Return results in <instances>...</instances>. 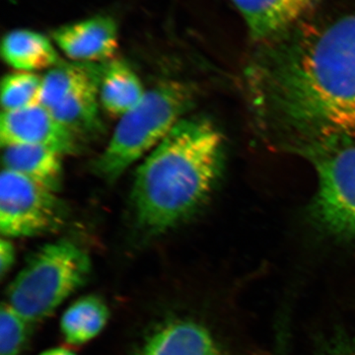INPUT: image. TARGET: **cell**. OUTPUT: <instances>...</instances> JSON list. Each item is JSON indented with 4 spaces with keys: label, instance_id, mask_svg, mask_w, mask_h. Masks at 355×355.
I'll list each match as a JSON object with an SVG mask.
<instances>
[{
    "label": "cell",
    "instance_id": "cell-8",
    "mask_svg": "<svg viewBox=\"0 0 355 355\" xmlns=\"http://www.w3.org/2000/svg\"><path fill=\"white\" fill-rule=\"evenodd\" d=\"M53 38L74 62L103 64L112 60L118 50V25L109 16H96L58 28Z\"/></svg>",
    "mask_w": 355,
    "mask_h": 355
},
{
    "label": "cell",
    "instance_id": "cell-6",
    "mask_svg": "<svg viewBox=\"0 0 355 355\" xmlns=\"http://www.w3.org/2000/svg\"><path fill=\"white\" fill-rule=\"evenodd\" d=\"M313 214L327 231L355 237V144L319 154Z\"/></svg>",
    "mask_w": 355,
    "mask_h": 355
},
{
    "label": "cell",
    "instance_id": "cell-11",
    "mask_svg": "<svg viewBox=\"0 0 355 355\" xmlns=\"http://www.w3.org/2000/svg\"><path fill=\"white\" fill-rule=\"evenodd\" d=\"M62 155L48 147L12 146L3 148L4 169L57 193L62 187Z\"/></svg>",
    "mask_w": 355,
    "mask_h": 355
},
{
    "label": "cell",
    "instance_id": "cell-21",
    "mask_svg": "<svg viewBox=\"0 0 355 355\" xmlns=\"http://www.w3.org/2000/svg\"><path fill=\"white\" fill-rule=\"evenodd\" d=\"M335 355H355V347H347V349H340V352H336Z\"/></svg>",
    "mask_w": 355,
    "mask_h": 355
},
{
    "label": "cell",
    "instance_id": "cell-2",
    "mask_svg": "<svg viewBox=\"0 0 355 355\" xmlns=\"http://www.w3.org/2000/svg\"><path fill=\"white\" fill-rule=\"evenodd\" d=\"M223 160L218 128L203 116L182 119L135 174L130 200L139 227L160 234L190 218L211 195Z\"/></svg>",
    "mask_w": 355,
    "mask_h": 355
},
{
    "label": "cell",
    "instance_id": "cell-7",
    "mask_svg": "<svg viewBox=\"0 0 355 355\" xmlns=\"http://www.w3.org/2000/svg\"><path fill=\"white\" fill-rule=\"evenodd\" d=\"M77 139L43 105L2 112L0 142L3 148L12 146H44L65 155L78 150Z\"/></svg>",
    "mask_w": 355,
    "mask_h": 355
},
{
    "label": "cell",
    "instance_id": "cell-5",
    "mask_svg": "<svg viewBox=\"0 0 355 355\" xmlns=\"http://www.w3.org/2000/svg\"><path fill=\"white\" fill-rule=\"evenodd\" d=\"M65 210L55 191L17 173L0 176V230L8 238L34 237L57 230Z\"/></svg>",
    "mask_w": 355,
    "mask_h": 355
},
{
    "label": "cell",
    "instance_id": "cell-1",
    "mask_svg": "<svg viewBox=\"0 0 355 355\" xmlns=\"http://www.w3.org/2000/svg\"><path fill=\"white\" fill-rule=\"evenodd\" d=\"M245 87L275 144L315 155L355 144V14L306 19L259 43Z\"/></svg>",
    "mask_w": 355,
    "mask_h": 355
},
{
    "label": "cell",
    "instance_id": "cell-19",
    "mask_svg": "<svg viewBox=\"0 0 355 355\" xmlns=\"http://www.w3.org/2000/svg\"><path fill=\"white\" fill-rule=\"evenodd\" d=\"M14 261H15V249H14L12 243L6 238H2L0 242V272L2 277L12 266Z\"/></svg>",
    "mask_w": 355,
    "mask_h": 355
},
{
    "label": "cell",
    "instance_id": "cell-20",
    "mask_svg": "<svg viewBox=\"0 0 355 355\" xmlns=\"http://www.w3.org/2000/svg\"><path fill=\"white\" fill-rule=\"evenodd\" d=\"M39 355H76L71 350L64 349V347H55L42 352Z\"/></svg>",
    "mask_w": 355,
    "mask_h": 355
},
{
    "label": "cell",
    "instance_id": "cell-9",
    "mask_svg": "<svg viewBox=\"0 0 355 355\" xmlns=\"http://www.w3.org/2000/svg\"><path fill=\"white\" fill-rule=\"evenodd\" d=\"M259 44L306 19L323 0H231Z\"/></svg>",
    "mask_w": 355,
    "mask_h": 355
},
{
    "label": "cell",
    "instance_id": "cell-13",
    "mask_svg": "<svg viewBox=\"0 0 355 355\" xmlns=\"http://www.w3.org/2000/svg\"><path fill=\"white\" fill-rule=\"evenodd\" d=\"M101 79L100 77L81 86L50 110L55 120L77 139L94 135L101 128L99 116Z\"/></svg>",
    "mask_w": 355,
    "mask_h": 355
},
{
    "label": "cell",
    "instance_id": "cell-4",
    "mask_svg": "<svg viewBox=\"0 0 355 355\" xmlns=\"http://www.w3.org/2000/svg\"><path fill=\"white\" fill-rule=\"evenodd\" d=\"M91 270L87 254L67 240L46 245L33 254L8 289V303L28 322L38 321L85 284Z\"/></svg>",
    "mask_w": 355,
    "mask_h": 355
},
{
    "label": "cell",
    "instance_id": "cell-12",
    "mask_svg": "<svg viewBox=\"0 0 355 355\" xmlns=\"http://www.w3.org/2000/svg\"><path fill=\"white\" fill-rule=\"evenodd\" d=\"M1 55L16 71L51 69L60 60L50 40L38 32L26 29L7 33L2 39Z\"/></svg>",
    "mask_w": 355,
    "mask_h": 355
},
{
    "label": "cell",
    "instance_id": "cell-15",
    "mask_svg": "<svg viewBox=\"0 0 355 355\" xmlns=\"http://www.w3.org/2000/svg\"><path fill=\"white\" fill-rule=\"evenodd\" d=\"M105 64L73 62L58 64L42 77L40 104L51 110L81 86L100 78L104 73Z\"/></svg>",
    "mask_w": 355,
    "mask_h": 355
},
{
    "label": "cell",
    "instance_id": "cell-14",
    "mask_svg": "<svg viewBox=\"0 0 355 355\" xmlns=\"http://www.w3.org/2000/svg\"><path fill=\"white\" fill-rule=\"evenodd\" d=\"M146 92L139 77L127 62L112 60L105 64L100 103L107 113L121 118L139 104Z\"/></svg>",
    "mask_w": 355,
    "mask_h": 355
},
{
    "label": "cell",
    "instance_id": "cell-17",
    "mask_svg": "<svg viewBox=\"0 0 355 355\" xmlns=\"http://www.w3.org/2000/svg\"><path fill=\"white\" fill-rule=\"evenodd\" d=\"M42 77L34 72L15 71L3 77L1 106L3 112L16 111L40 104Z\"/></svg>",
    "mask_w": 355,
    "mask_h": 355
},
{
    "label": "cell",
    "instance_id": "cell-18",
    "mask_svg": "<svg viewBox=\"0 0 355 355\" xmlns=\"http://www.w3.org/2000/svg\"><path fill=\"white\" fill-rule=\"evenodd\" d=\"M28 321L10 305L0 312V355H19L28 340Z\"/></svg>",
    "mask_w": 355,
    "mask_h": 355
},
{
    "label": "cell",
    "instance_id": "cell-16",
    "mask_svg": "<svg viewBox=\"0 0 355 355\" xmlns=\"http://www.w3.org/2000/svg\"><path fill=\"white\" fill-rule=\"evenodd\" d=\"M109 309L102 299L86 296L74 302L65 311L60 329L70 345H83L93 340L106 326Z\"/></svg>",
    "mask_w": 355,
    "mask_h": 355
},
{
    "label": "cell",
    "instance_id": "cell-10",
    "mask_svg": "<svg viewBox=\"0 0 355 355\" xmlns=\"http://www.w3.org/2000/svg\"><path fill=\"white\" fill-rule=\"evenodd\" d=\"M139 355H224L211 335L191 321L166 324L147 340Z\"/></svg>",
    "mask_w": 355,
    "mask_h": 355
},
{
    "label": "cell",
    "instance_id": "cell-3",
    "mask_svg": "<svg viewBox=\"0 0 355 355\" xmlns=\"http://www.w3.org/2000/svg\"><path fill=\"white\" fill-rule=\"evenodd\" d=\"M195 91L181 81H166L146 91L139 104L121 116L112 139L95 164L97 174L113 182L153 151L195 104Z\"/></svg>",
    "mask_w": 355,
    "mask_h": 355
}]
</instances>
